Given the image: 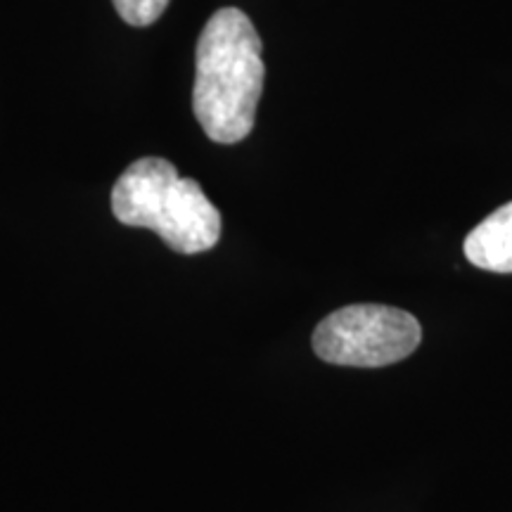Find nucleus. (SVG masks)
<instances>
[{
	"mask_svg": "<svg viewBox=\"0 0 512 512\" xmlns=\"http://www.w3.org/2000/svg\"><path fill=\"white\" fill-rule=\"evenodd\" d=\"M264 74L252 19L238 8L214 12L197 41L192 88V112L214 143L235 145L252 133Z\"/></svg>",
	"mask_w": 512,
	"mask_h": 512,
	"instance_id": "1",
	"label": "nucleus"
},
{
	"mask_svg": "<svg viewBox=\"0 0 512 512\" xmlns=\"http://www.w3.org/2000/svg\"><path fill=\"white\" fill-rule=\"evenodd\" d=\"M112 214L128 228L155 230L178 254L209 252L221 240V214L202 185L162 157L138 159L119 176Z\"/></svg>",
	"mask_w": 512,
	"mask_h": 512,
	"instance_id": "2",
	"label": "nucleus"
},
{
	"mask_svg": "<svg viewBox=\"0 0 512 512\" xmlns=\"http://www.w3.org/2000/svg\"><path fill=\"white\" fill-rule=\"evenodd\" d=\"M422 328L408 311L384 304H351L325 316L313 330L320 361L349 368L399 363L420 347Z\"/></svg>",
	"mask_w": 512,
	"mask_h": 512,
	"instance_id": "3",
	"label": "nucleus"
},
{
	"mask_svg": "<svg viewBox=\"0 0 512 512\" xmlns=\"http://www.w3.org/2000/svg\"><path fill=\"white\" fill-rule=\"evenodd\" d=\"M465 256L482 271L512 273V202L472 228L465 238Z\"/></svg>",
	"mask_w": 512,
	"mask_h": 512,
	"instance_id": "4",
	"label": "nucleus"
},
{
	"mask_svg": "<svg viewBox=\"0 0 512 512\" xmlns=\"http://www.w3.org/2000/svg\"><path fill=\"white\" fill-rule=\"evenodd\" d=\"M114 10L131 27H150L164 15L169 0H112Z\"/></svg>",
	"mask_w": 512,
	"mask_h": 512,
	"instance_id": "5",
	"label": "nucleus"
}]
</instances>
